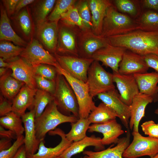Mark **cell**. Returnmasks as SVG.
<instances>
[{
    "label": "cell",
    "mask_w": 158,
    "mask_h": 158,
    "mask_svg": "<svg viewBox=\"0 0 158 158\" xmlns=\"http://www.w3.org/2000/svg\"><path fill=\"white\" fill-rule=\"evenodd\" d=\"M55 158H62L60 156H59V157H56Z\"/></svg>",
    "instance_id": "obj_57"
},
{
    "label": "cell",
    "mask_w": 158,
    "mask_h": 158,
    "mask_svg": "<svg viewBox=\"0 0 158 158\" xmlns=\"http://www.w3.org/2000/svg\"><path fill=\"white\" fill-rule=\"evenodd\" d=\"M127 50L124 47L114 46L109 43L95 52L92 59L101 62L102 65L110 68L113 72L117 73L119 64Z\"/></svg>",
    "instance_id": "obj_13"
},
{
    "label": "cell",
    "mask_w": 158,
    "mask_h": 158,
    "mask_svg": "<svg viewBox=\"0 0 158 158\" xmlns=\"http://www.w3.org/2000/svg\"><path fill=\"white\" fill-rule=\"evenodd\" d=\"M12 145L11 140L1 138L0 140V151L8 149Z\"/></svg>",
    "instance_id": "obj_51"
},
{
    "label": "cell",
    "mask_w": 158,
    "mask_h": 158,
    "mask_svg": "<svg viewBox=\"0 0 158 158\" xmlns=\"http://www.w3.org/2000/svg\"><path fill=\"white\" fill-rule=\"evenodd\" d=\"M149 68L144 56L127 50L119 64L118 72L124 75L142 73L147 72Z\"/></svg>",
    "instance_id": "obj_17"
},
{
    "label": "cell",
    "mask_w": 158,
    "mask_h": 158,
    "mask_svg": "<svg viewBox=\"0 0 158 158\" xmlns=\"http://www.w3.org/2000/svg\"><path fill=\"white\" fill-rule=\"evenodd\" d=\"M133 75L139 92L151 96L154 102L158 101V73L146 72Z\"/></svg>",
    "instance_id": "obj_23"
},
{
    "label": "cell",
    "mask_w": 158,
    "mask_h": 158,
    "mask_svg": "<svg viewBox=\"0 0 158 158\" xmlns=\"http://www.w3.org/2000/svg\"><path fill=\"white\" fill-rule=\"evenodd\" d=\"M12 158H27L24 145L20 148Z\"/></svg>",
    "instance_id": "obj_52"
},
{
    "label": "cell",
    "mask_w": 158,
    "mask_h": 158,
    "mask_svg": "<svg viewBox=\"0 0 158 158\" xmlns=\"http://www.w3.org/2000/svg\"><path fill=\"white\" fill-rule=\"evenodd\" d=\"M0 40L11 41L16 44L26 47V42L15 32L12 28L5 9L1 8L0 19Z\"/></svg>",
    "instance_id": "obj_27"
},
{
    "label": "cell",
    "mask_w": 158,
    "mask_h": 158,
    "mask_svg": "<svg viewBox=\"0 0 158 158\" xmlns=\"http://www.w3.org/2000/svg\"><path fill=\"white\" fill-rule=\"evenodd\" d=\"M78 118L72 115L67 116L63 114L59 110L53 101L47 106L40 116L35 118L37 138L40 142L44 141L47 133L59 125L66 122L75 123Z\"/></svg>",
    "instance_id": "obj_3"
},
{
    "label": "cell",
    "mask_w": 158,
    "mask_h": 158,
    "mask_svg": "<svg viewBox=\"0 0 158 158\" xmlns=\"http://www.w3.org/2000/svg\"><path fill=\"white\" fill-rule=\"evenodd\" d=\"M9 68L12 70V75L33 90L37 89L35 81V73L34 67L22 58H18L8 62Z\"/></svg>",
    "instance_id": "obj_16"
},
{
    "label": "cell",
    "mask_w": 158,
    "mask_h": 158,
    "mask_svg": "<svg viewBox=\"0 0 158 158\" xmlns=\"http://www.w3.org/2000/svg\"><path fill=\"white\" fill-rule=\"evenodd\" d=\"M91 123L88 118H79L75 122L71 123V129L68 133L66 134V138L72 142L83 139L87 136L86 132Z\"/></svg>",
    "instance_id": "obj_31"
},
{
    "label": "cell",
    "mask_w": 158,
    "mask_h": 158,
    "mask_svg": "<svg viewBox=\"0 0 158 158\" xmlns=\"http://www.w3.org/2000/svg\"><path fill=\"white\" fill-rule=\"evenodd\" d=\"M0 137L1 138H6L12 140L16 139L17 136L16 134L12 131L8 130H6L1 126H0Z\"/></svg>",
    "instance_id": "obj_49"
},
{
    "label": "cell",
    "mask_w": 158,
    "mask_h": 158,
    "mask_svg": "<svg viewBox=\"0 0 158 158\" xmlns=\"http://www.w3.org/2000/svg\"><path fill=\"white\" fill-rule=\"evenodd\" d=\"M91 11L92 30L96 35H101L103 21L107 8L112 4L109 0H87Z\"/></svg>",
    "instance_id": "obj_24"
},
{
    "label": "cell",
    "mask_w": 158,
    "mask_h": 158,
    "mask_svg": "<svg viewBox=\"0 0 158 158\" xmlns=\"http://www.w3.org/2000/svg\"><path fill=\"white\" fill-rule=\"evenodd\" d=\"M21 117L25 130L24 145L27 155H32L35 154L38 150L40 142L36 136L35 112L33 110H31L29 112L25 113Z\"/></svg>",
    "instance_id": "obj_20"
},
{
    "label": "cell",
    "mask_w": 158,
    "mask_h": 158,
    "mask_svg": "<svg viewBox=\"0 0 158 158\" xmlns=\"http://www.w3.org/2000/svg\"><path fill=\"white\" fill-rule=\"evenodd\" d=\"M18 1L19 0H4L2 1L8 16H11L15 12L16 6Z\"/></svg>",
    "instance_id": "obj_47"
},
{
    "label": "cell",
    "mask_w": 158,
    "mask_h": 158,
    "mask_svg": "<svg viewBox=\"0 0 158 158\" xmlns=\"http://www.w3.org/2000/svg\"><path fill=\"white\" fill-rule=\"evenodd\" d=\"M7 68H0V77L5 74L7 72Z\"/></svg>",
    "instance_id": "obj_54"
},
{
    "label": "cell",
    "mask_w": 158,
    "mask_h": 158,
    "mask_svg": "<svg viewBox=\"0 0 158 158\" xmlns=\"http://www.w3.org/2000/svg\"><path fill=\"white\" fill-rule=\"evenodd\" d=\"M37 90L24 85L13 100L12 111L21 117L25 114L32 104Z\"/></svg>",
    "instance_id": "obj_26"
},
{
    "label": "cell",
    "mask_w": 158,
    "mask_h": 158,
    "mask_svg": "<svg viewBox=\"0 0 158 158\" xmlns=\"http://www.w3.org/2000/svg\"><path fill=\"white\" fill-rule=\"evenodd\" d=\"M152 158H158V153Z\"/></svg>",
    "instance_id": "obj_56"
},
{
    "label": "cell",
    "mask_w": 158,
    "mask_h": 158,
    "mask_svg": "<svg viewBox=\"0 0 158 158\" xmlns=\"http://www.w3.org/2000/svg\"><path fill=\"white\" fill-rule=\"evenodd\" d=\"M154 113L158 116V107L155 110Z\"/></svg>",
    "instance_id": "obj_55"
},
{
    "label": "cell",
    "mask_w": 158,
    "mask_h": 158,
    "mask_svg": "<svg viewBox=\"0 0 158 158\" xmlns=\"http://www.w3.org/2000/svg\"><path fill=\"white\" fill-rule=\"evenodd\" d=\"M113 78L120 93L121 100L130 106L134 97L140 92L133 75H124L113 73Z\"/></svg>",
    "instance_id": "obj_14"
},
{
    "label": "cell",
    "mask_w": 158,
    "mask_h": 158,
    "mask_svg": "<svg viewBox=\"0 0 158 158\" xmlns=\"http://www.w3.org/2000/svg\"><path fill=\"white\" fill-rule=\"evenodd\" d=\"M142 8L158 12V0H140Z\"/></svg>",
    "instance_id": "obj_48"
},
{
    "label": "cell",
    "mask_w": 158,
    "mask_h": 158,
    "mask_svg": "<svg viewBox=\"0 0 158 158\" xmlns=\"http://www.w3.org/2000/svg\"><path fill=\"white\" fill-rule=\"evenodd\" d=\"M132 141L123 154L124 158H138L148 156L152 158L158 153V139L142 136L139 132L133 131Z\"/></svg>",
    "instance_id": "obj_7"
},
{
    "label": "cell",
    "mask_w": 158,
    "mask_h": 158,
    "mask_svg": "<svg viewBox=\"0 0 158 158\" xmlns=\"http://www.w3.org/2000/svg\"><path fill=\"white\" fill-rule=\"evenodd\" d=\"M114 83L113 74L106 71L99 61L94 60L88 70L86 82L92 97L115 89Z\"/></svg>",
    "instance_id": "obj_6"
},
{
    "label": "cell",
    "mask_w": 158,
    "mask_h": 158,
    "mask_svg": "<svg viewBox=\"0 0 158 158\" xmlns=\"http://www.w3.org/2000/svg\"><path fill=\"white\" fill-rule=\"evenodd\" d=\"M20 56L32 66L46 64L55 67L57 63L54 56L45 50L42 44L35 38L31 40Z\"/></svg>",
    "instance_id": "obj_9"
},
{
    "label": "cell",
    "mask_w": 158,
    "mask_h": 158,
    "mask_svg": "<svg viewBox=\"0 0 158 158\" xmlns=\"http://www.w3.org/2000/svg\"><path fill=\"white\" fill-rule=\"evenodd\" d=\"M17 20L20 28L25 35L30 37L33 31L32 19L28 8L21 11L17 17Z\"/></svg>",
    "instance_id": "obj_39"
},
{
    "label": "cell",
    "mask_w": 158,
    "mask_h": 158,
    "mask_svg": "<svg viewBox=\"0 0 158 158\" xmlns=\"http://www.w3.org/2000/svg\"><path fill=\"white\" fill-rule=\"evenodd\" d=\"M77 1L75 0H58L56 1L55 6L48 17L49 21L58 22L63 15Z\"/></svg>",
    "instance_id": "obj_36"
},
{
    "label": "cell",
    "mask_w": 158,
    "mask_h": 158,
    "mask_svg": "<svg viewBox=\"0 0 158 158\" xmlns=\"http://www.w3.org/2000/svg\"><path fill=\"white\" fill-rule=\"evenodd\" d=\"M11 74L12 73L7 71L5 74L0 77V89L3 96L12 102L25 84L13 77Z\"/></svg>",
    "instance_id": "obj_28"
},
{
    "label": "cell",
    "mask_w": 158,
    "mask_h": 158,
    "mask_svg": "<svg viewBox=\"0 0 158 158\" xmlns=\"http://www.w3.org/2000/svg\"><path fill=\"white\" fill-rule=\"evenodd\" d=\"M35 81L37 89L46 91L53 95L55 90V81L51 80L36 75Z\"/></svg>",
    "instance_id": "obj_43"
},
{
    "label": "cell",
    "mask_w": 158,
    "mask_h": 158,
    "mask_svg": "<svg viewBox=\"0 0 158 158\" xmlns=\"http://www.w3.org/2000/svg\"><path fill=\"white\" fill-rule=\"evenodd\" d=\"M54 100L53 95L46 91L37 89L32 105L29 108L35 113V118L40 116L47 106Z\"/></svg>",
    "instance_id": "obj_33"
},
{
    "label": "cell",
    "mask_w": 158,
    "mask_h": 158,
    "mask_svg": "<svg viewBox=\"0 0 158 158\" xmlns=\"http://www.w3.org/2000/svg\"><path fill=\"white\" fill-rule=\"evenodd\" d=\"M100 137L94 135L87 136L80 140L73 142L60 156L62 158H71L73 156L83 152L86 148L90 146L94 147L96 151L104 150V145L102 143Z\"/></svg>",
    "instance_id": "obj_25"
},
{
    "label": "cell",
    "mask_w": 158,
    "mask_h": 158,
    "mask_svg": "<svg viewBox=\"0 0 158 158\" xmlns=\"http://www.w3.org/2000/svg\"><path fill=\"white\" fill-rule=\"evenodd\" d=\"M25 47L16 45L9 41H1L0 42V57L7 62L18 58Z\"/></svg>",
    "instance_id": "obj_35"
},
{
    "label": "cell",
    "mask_w": 158,
    "mask_h": 158,
    "mask_svg": "<svg viewBox=\"0 0 158 158\" xmlns=\"http://www.w3.org/2000/svg\"><path fill=\"white\" fill-rule=\"evenodd\" d=\"M138 30L135 19L119 12L113 4L107 9L101 36L104 38L126 34Z\"/></svg>",
    "instance_id": "obj_2"
},
{
    "label": "cell",
    "mask_w": 158,
    "mask_h": 158,
    "mask_svg": "<svg viewBox=\"0 0 158 158\" xmlns=\"http://www.w3.org/2000/svg\"><path fill=\"white\" fill-rule=\"evenodd\" d=\"M54 56L60 66L73 77L86 83L89 68L94 60L79 56L62 55Z\"/></svg>",
    "instance_id": "obj_8"
},
{
    "label": "cell",
    "mask_w": 158,
    "mask_h": 158,
    "mask_svg": "<svg viewBox=\"0 0 158 158\" xmlns=\"http://www.w3.org/2000/svg\"><path fill=\"white\" fill-rule=\"evenodd\" d=\"M56 1H41L37 6L35 11V17L37 24L46 21L48 14L52 9Z\"/></svg>",
    "instance_id": "obj_38"
},
{
    "label": "cell",
    "mask_w": 158,
    "mask_h": 158,
    "mask_svg": "<svg viewBox=\"0 0 158 158\" xmlns=\"http://www.w3.org/2000/svg\"><path fill=\"white\" fill-rule=\"evenodd\" d=\"M88 131L102 133L103 137L101 138V142L104 145L117 144L119 139L118 137L124 133L121 125L116 119L104 123L92 124L89 126Z\"/></svg>",
    "instance_id": "obj_19"
},
{
    "label": "cell",
    "mask_w": 158,
    "mask_h": 158,
    "mask_svg": "<svg viewBox=\"0 0 158 158\" xmlns=\"http://www.w3.org/2000/svg\"><path fill=\"white\" fill-rule=\"evenodd\" d=\"M55 67L57 73L64 77L75 93L79 107V118H87L96 106L90 94L87 83L71 76L58 62Z\"/></svg>",
    "instance_id": "obj_5"
},
{
    "label": "cell",
    "mask_w": 158,
    "mask_h": 158,
    "mask_svg": "<svg viewBox=\"0 0 158 158\" xmlns=\"http://www.w3.org/2000/svg\"><path fill=\"white\" fill-rule=\"evenodd\" d=\"M126 136L119 139L115 147L112 145L106 149L99 151L84 150L83 158H123L125 150L130 144V134L129 128L127 129Z\"/></svg>",
    "instance_id": "obj_22"
},
{
    "label": "cell",
    "mask_w": 158,
    "mask_h": 158,
    "mask_svg": "<svg viewBox=\"0 0 158 158\" xmlns=\"http://www.w3.org/2000/svg\"><path fill=\"white\" fill-rule=\"evenodd\" d=\"M116 117V113L102 102L91 111L87 118L91 123L99 124L115 119Z\"/></svg>",
    "instance_id": "obj_29"
},
{
    "label": "cell",
    "mask_w": 158,
    "mask_h": 158,
    "mask_svg": "<svg viewBox=\"0 0 158 158\" xmlns=\"http://www.w3.org/2000/svg\"><path fill=\"white\" fill-rule=\"evenodd\" d=\"M22 123L21 117L12 111L0 118V125L13 132L17 137L22 135L24 132Z\"/></svg>",
    "instance_id": "obj_32"
},
{
    "label": "cell",
    "mask_w": 158,
    "mask_h": 158,
    "mask_svg": "<svg viewBox=\"0 0 158 158\" xmlns=\"http://www.w3.org/2000/svg\"><path fill=\"white\" fill-rule=\"evenodd\" d=\"M10 64L9 63L6 61L2 58L0 57V67L8 68Z\"/></svg>",
    "instance_id": "obj_53"
},
{
    "label": "cell",
    "mask_w": 158,
    "mask_h": 158,
    "mask_svg": "<svg viewBox=\"0 0 158 158\" xmlns=\"http://www.w3.org/2000/svg\"><path fill=\"white\" fill-rule=\"evenodd\" d=\"M54 101L58 109L67 116L72 115L79 118V107L77 98L71 86L64 77L57 73Z\"/></svg>",
    "instance_id": "obj_4"
},
{
    "label": "cell",
    "mask_w": 158,
    "mask_h": 158,
    "mask_svg": "<svg viewBox=\"0 0 158 158\" xmlns=\"http://www.w3.org/2000/svg\"><path fill=\"white\" fill-rule=\"evenodd\" d=\"M97 96L116 113L125 127L129 129L130 114V106L121 100L117 91L115 89L99 94Z\"/></svg>",
    "instance_id": "obj_12"
},
{
    "label": "cell",
    "mask_w": 158,
    "mask_h": 158,
    "mask_svg": "<svg viewBox=\"0 0 158 158\" xmlns=\"http://www.w3.org/2000/svg\"><path fill=\"white\" fill-rule=\"evenodd\" d=\"M49 133L51 135L59 136L61 140L59 144L54 147H47L44 145V141H41L37 152L32 155H27V158H55L60 156L73 142L67 139L66 134L60 128L50 131Z\"/></svg>",
    "instance_id": "obj_18"
},
{
    "label": "cell",
    "mask_w": 158,
    "mask_h": 158,
    "mask_svg": "<svg viewBox=\"0 0 158 158\" xmlns=\"http://www.w3.org/2000/svg\"><path fill=\"white\" fill-rule=\"evenodd\" d=\"M75 6L82 20L84 30H92V15L88 1H80Z\"/></svg>",
    "instance_id": "obj_40"
},
{
    "label": "cell",
    "mask_w": 158,
    "mask_h": 158,
    "mask_svg": "<svg viewBox=\"0 0 158 158\" xmlns=\"http://www.w3.org/2000/svg\"><path fill=\"white\" fill-rule=\"evenodd\" d=\"M33 66L36 75L55 81L57 72L55 67L46 64H40Z\"/></svg>",
    "instance_id": "obj_41"
},
{
    "label": "cell",
    "mask_w": 158,
    "mask_h": 158,
    "mask_svg": "<svg viewBox=\"0 0 158 158\" xmlns=\"http://www.w3.org/2000/svg\"><path fill=\"white\" fill-rule=\"evenodd\" d=\"M60 20L62 23L66 25L77 27L81 30L84 29L82 20L75 5L63 14Z\"/></svg>",
    "instance_id": "obj_37"
},
{
    "label": "cell",
    "mask_w": 158,
    "mask_h": 158,
    "mask_svg": "<svg viewBox=\"0 0 158 158\" xmlns=\"http://www.w3.org/2000/svg\"><path fill=\"white\" fill-rule=\"evenodd\" d=\"M76 27L67 26L62 23L58 25V42L56 53L79 56L77 38L81 30Z\"/></svg>",
    "instance_id": "obj_11"
},
{
    "label": "cell",
    "mask_w": 158,
    "mask_h": 158,
    "mask_svg": "<svg viewBox=\"0 0 158 158\" xmlns=\"http://www.w3.org/2000/svg\"><path fill=\"white\" fill-rule=\"evenodd\" d=\"M113 1L117 10L129 14L134 19L138 18L143 12L140 1L115 0Z\"/></svg>",
    "instance_id": "obj_34"
},
{
    "label": "cell",
    "mask_w": 158,
    "mask_h": 158,
    "mask_svg": "<svg viewBox=\"0 0 158 158\" xmlns=\"http://www.w3.org/2000/svg\"><path fill=\"white\" fill-rule=\"evenodd\" d=\"M141 127L142 131L148 136L158 139V123L150 120L142 123Z\"/></svg>",
    "instance_id": "obj_44"
},
{
    "label": "cell",
    "mask_w": 158,
    "mask_h": 158,
    "mask_svg": "<svg viewBox=\"0 0 158 158\" xmlns=\"http://www.w3.org/2000/svg\"><path fill=\"white\" fill-rule=\"evenodd\" d=\"M12 102L4 97H0V116H4L12 111Z\"/></svg>",
    "instance_id": "obj_45"
},
{
    "label": "cell",
    "mask_w": 158,
    "mask_h": 158,
    "mask_svg": "<svg viewBox=\"0 0 158 158\" xmlns=\"http://www.w3.org/2000/svg\"><path fill=\"white\" fill-rule=\"evenodd\" d=\"M24 143V136L23 135L17 137L10 147L0 151V158H12Z\"/></svg>",
    "instance_id": "obj_42"
},
{
    "label": "cell",
    "mask_w": 158,
    "mask_h": 158,
    "mask_svg": "<svg viewBox=\"0 0 158 158\" xmlns=\"http://www.w3.org/2000/svg\"><path fill=\"white\" fill-rule=\"evenodd\" d=\"M58 23L46 21L37 25L38 40L49 51L54 54L56 53L58 44Z\"/></svg>",
    "instance_id": "obj_15"
},
{
    "label": "cell",
    "mask_w": 158,
    "mask_h": 158,
    "mask_svg": "<svg viewBox=\"0 0 158 158\" xmlns=\"http://www.w3.org/2000/svg\"><path fill=\"white\" fill-rule=\"evenodd\" d=\"M35 1L34 0H19L16 6L15 12H18L22 8Z\"/></svg>",
    "instance_id": "obj_50"
},
{
    "label": "cell",
    "mask_w": 158,
    "mask_h": 158,
    "mask_svg": "<svg viewBox=\"0 0 158 158\" xmlns=\"http://www.w3.org/2000/svg\"><path fill=\"white\" fill-rule=\"evenodd\" d=\"M114 46L124 47L140 55H158V32L137 30L130 33L107 38Z\"/></svg>",
    "instance_id": "obj_1"
},
{
    "label": "cell",
    "mask_w": 158,
    "mask_h": 158,
    "mask_svg": "<svg viewBox=\"0 0 158 158\" xmlns=\"http://www.w3.org/2000/svg\"><path fill=\"white\" fill-rule=\"evenodd\" d=\"M144 57L148 67L154 69L158 73V55L150 54L144 56Z\"/></svg>",
    "instance_id": "obj_46"
},
{
    "label": "cell",
    "mask_w": 158,
    "mask_h": 158,
    "mask_svg": "<svg viewBox=\"0 0 158 158\" xmlns=\"http://www.w3.org/2000/svg\"><path fill=\"white\" fill-rule=\"evenodd\" d=\"M153 102L150 96L139 92L133 98L130 106V110L129 128L133 131H138L139 124L141 119L145 116L146 107Z\"/></svg>",
    "instance_id": "obj_21"
},
{
    "label": "cell",
    "mask_w": 158,
    "mask_h": 158,
    "mask_svg": "<svg viewBox=\"0 0 158 158\" xmlns=\"http://www.w3.org/2000/svg\"><path fill=\"white\" fill-rule=\"evenodd\" d=\"M109 43L107 38L96 35L91 29L81 30L77 38L79 56L92 59L95 52Z\"/></svg>",
    "instance_id": "obj_10"
},
{
    "label": "cell",
    "mask_w": 158,
    "mask_h": 158,
    "mask_svg": "<svg viewBox=\"0 0 158 158\" xmlns=\"http://www.w3.org/2000/svg\"><path fill=\"white\" fill-rule=\"evenodd\" d=\"M138 30L149 32H158V12L149 10L143 12L135 19Z\"/></svg>",
    "instance_id": "obj_30"
}]
</instances>
